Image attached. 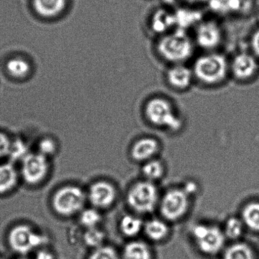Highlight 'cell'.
<instances>
[{
  "label": "cell",
  "instance_id": "cell-1",
  "mask_svg": "<svg viewBox=\"0 0 259 259\" xmlns=\"http://www.w3.org/2000/svg\"><path fill=\"white\" fill-rule=\"evenodd\" d=\"M195 45L187 31L175 28L158 37L155 51L162 60L169 64H185L193 56Z\"/></svg>",
  "mask_w": 259,
  "mask_h": 259
},
{
  "label": "cell",
  "instance_id": "cell-2",
  "mask_svg": "<svg viewBox=\"0 0 259 259\" xmlns=\"http://www.w3.org/2000/svg\"><path fill=\"white\" fill-rule=\"evenodd\" d=\"M194 78L201 85L216 87L230 75V62L220 53L207 52L197 57L192 67Z\"/></svg>",
  "mask_w": 259,
  "mask_h": 259
},
{
  "label": "cell",
  "instance_id": "cell-3",
  "mask_svg": "<svg viewBox=\"0 0 259 259\" xmlns=\"http://www.w3.org/2000/svg\"><path fill=\"white\" fill-rule=\"evenodd\" d=\"M144 113L154 126L177 133L183 127V120L177 115L170 101L163 97H153L145 105Z\"/></svg>",
  "mask_w": 259,
  "mask_h": 259
},
{
  "label": "cell",
  "instance_id": "cell-4",
  "mask_svg": "<svg viewBox=\"0 0 259 259\" xmlns=\"http://www.w3.org/2000/svg\"><path fill=\"white\" fill-rule=\"evenodd\" d=\"M160 195L156 183L146 180L133 183L127 191L126 202L136 214H148L158 207Z\"/></svg>",
  "mask_w": 259,
  "mask_h": 259
},
{
  "label": "cell",
  "instance_id": "cell-5",
  "mask_svg": "<svg viewBox=\"0 0 259 259\" xmlns=\"http://www.w3.org/2000/svg\"><path fill=\"white\" fill-rule=\"evenodd\" d=\"M190 234L197 248L206 255H216L225 248L227 238L219 226L198 223L192 226Z\"/></svg>",
  "mask_w": 259,
  "mask_h": 259
},
{
  "label": "cell",
  "instance_id": "cell-6",
  "mask_svg": "<svg viewBox=\"0 0 259 259\" xmlns=\"http://www.w3.org/2000/svg\"><path fill=\"white\" fill-rule=\"evenodd\" d=\"M192 198L183 186L169 188L159 201L157 208L161 218L169 223L183 219L190 209Z\"/></svg>",
  "mask_w": 259,
  "mask_h": 259
},
{
  "label": "cell",
  "instance_id": "cell-7",
  "mask_svg": "<svg viewBox=\"0 0 259 259\" xmlns=\"http://www.w3.org/2000/svg\"><path fill=\"white\" fill-rule=\"evenodd\" d=\"M49 242L47 235L36 231L28 224H19L13 227L8 235L10 248L15 252L26 254L45 247Z\"/></svg>",
  "mask_w": 259,
  "mask_h": 259
},
{
  "label": "cell",
  "instance_id": "cell-8",
  "mask_svg": "<svg viewBox=\"0 0 259 259\" xmlns=\"http://www.w3.org/2000/svg\"><path fill=\"white\" fill-rule=\"evenodd\" d=\"M87 193L77 186H66L56 191L52 198L54 211L62 217L78 214L84 209Z\"/></svg>",
  "mask_w": 259,
  "mask_h": 259
},
{
  "label": "cell",
  "instance_id": "cell-9",
  "mask_svg": "<svg viewBox=\"0 0 259 259\" xmlns=\"http://www.w3.org/2000/svg\"><path fill=\"white\" fill-rule=\"evenodd\" d=\"M51 164L49 158L38 152H31L21 161L20 177L31 186L40 184L48 177Z\"/></svg>",
  "mask_w": 259,
  "mask_h": 259
},
{
  "label": "cell",
  "instance_id": "cell-10",
  "mask_svg": "<svg viewBox=\"0 0 259 259\" xmlns=\"http://www.w3.org/2000/svg\"><path fill=\"white\" fill-rule=\"evenodd\" d=\"M223 32L217 21L202 20L195 26L194 42L200 48L212 52L221 45Z\"/></svg>",
  "mask_w": 259,
  "mask_h": 259
},
{
  "label": "cell",
  "instance_id": "cell-11",
  "mask_svg": "<svg viewBox=\"0 0 259 259\" xmlns=\"http://www.w3.org/2000/svg\"><path fill=\"white\" fill-rule=\"evenodd\" d=\"M258 72L259 60L251 53H239L230 62V75L238 82H248Z\"/></svg>",
  "mask_w": 259,
  "mask_h": 259
},
{
  "label": "cell",
  "instance_id": "cell-12",
  "mask_svg": "<svg viewBox=\"0 0 259 259\" xmlns=\"http://www.w3.org/2000/svg\"><path fill=\"white\" fill-rule=\"evenodd\" d=\"M86 193L87 200L92 207L99 210L110 208L117 198V191L114 185L105 180L92 183Z\"/></svg>",
  "mask_w": 259,
  "mask_h": 259
},
{
  "label": "cell",
  "instance_id": "cell-13",
  "mask_svg": "<svg viewBox=\"0 0 259 259\" xmlns=\"http://www.w3.org/2000/svg\"><path fill=\"white\" fill-rule=\"evenodd\" d=\"M195 81L192 68L185 64L170 65L165 72L166 84L176 92H185L190 89Z\"/></svg>",
  "mask_w": 259,
  "mask_h": 259
},
{
  "label": "cell",
  "instance_id": "cell-14",
  "mask_svg": "<svg viewBox=\"0 0 259 259\" xmlns=\"http://www.w3.org/2000/svg\"><path fill=\"white\" fill-rule=\"evenodd\" d=\"M69 0H31V8L37 17L54 20L66 13Z\"/></svg>",
  "mask_w": 259,
  "mask_h": 259
},
{
  "label": "cell",
  "instance_id": "cell-15",
  "mask_svg": "<svg viewBox=\"0 0 259 259\" xmlns=\"http://www.w3.org/2000/svg\"><path fill=\"white\" fill-rule=\"evenodd\" d=\"M160 151V145L154 138L144 137L133 143L130 151L132 158L138 163H144L156 158Z\"/></svg>",
  "mask_w": 259,
  "mask_h": 259
},
{
  "label": "cell",
  "instance_id": "cell-16",
  "mask_svg": "<svg viewBox=\"0 0 259 259\" xmlns=\"http://www.w3.org/2000/svg\"><path fill=\"white\" fill-rule=\"evenodd\" d=\"M149 24L151 31L158 37L177 28L174 13L164 8L157 9L153 13Z\"/></svg>",
  "mask_w": 259,
  "mask_h": 259
},
{
  "label": "cell",
  "instance_id": "cell-17",
  "mask_svg": "<svg viewBox=\"0 0 259 259\" xmlns=\"http://www.w3.org/2000/svg\"><path fill=\"white\" fill-rule=\"evenodd\" d=\"M207 4L213 13L224 16L243 13L251 9L249 0H207Z\"/></svg>",
  "mask_w": 259,
  "mask_h": 259
},
{
  "label": "cell",
  "instance_id": "cell-18",
  "mask_svg": "<svg viewBox=\"0 0 259 259\" xmlns=\"http://www.w3.org/2000/svg\"><path fill=\"white\" fill-rule=\"evenodd\" d=\"M142 233L151 242H160L169 236L170 227L169 222L163 218H152L145 221Z\"/></svg>",
  "mask_w": 259,
  "mask_h": 259
},
{
  "label": "cell",
  "instance_id": "cell-19",
  "mask_svg": "<svg viewBox=\"0 0 259 259\" xmlns=\"http://www.w3.org/2000/svg\"><path fill=\"white\" fill-rule=\"evenodd\" d=\"M20 172L13 162L0 163V195L12 192L19 184Z\"/></svg>",
  "mask_w": 259,
  "mask_h": 259
},
{
  "label": "cell",
  "instance_id": "cell-20",
  "mask_svg": "<svg viewBox=\"0 0 259 259\" xmlns=\"http://www.w3.org/2000/svg\"><path fill=\"white\" fill-rule=\"evenodd\" d=\"M121 259H152V252L145 241L132 239L124 246Z\"/></svg>",
  "mask_w": 259,
  "mask_h": 259
},
{
  "label": "cell",
  "instance_id": "cell-21",
  "mask_svg": "<svg viewBox=\"0 0 259 259\" xmlns=\"http://www.w3.org/2000/svg\"><path fill=\"white\" fill-rule=\"evenodd\" d=\"M145 221L139 214L127 213L119 221V228L121 233L127 238H136L143 232Z\"/></svg>",
  "mask_w": 259,
  "mask_h": 259
},
{
  "label": "cell",
  "instance_id": "cell-22",
  "mask_svg": "<svg viewBox=\"0 0 259 259\" xmlns=\"http://www.w3.org/2000/svg\"><path fill=\"white\" fill-rule=\"evenodd\" d=\"M6 72L13 79L25 80L30 76L31 66L29 61L22 57H13L6 63Z\"/></svg>",
  "mask_w": 259,
  "mask_h": 259
},
{
  "label": "cell",
  "instance_id": "cell-23",
  "mask_svg": "<svg viewBox=\"0 0 259 259\" xmlns=\"http://www.w3.org/2000/svg\"><path fill=\"white\" fill-rule=\"evenodd\" d=\"M176 25L177 28L187 31L188 28L196 26L202 21V14L200 11L190 9L180 8L176 10Z\"/></svg>",
  "mask_w": 259,
  "mask_h": 259
},
{
  "label": "cell",
  "instance_id": "cell-24",
  "mask_svg": "<svg viewBox=\"0 0 259 259\" xmlns=\"http://www.w3.org/2000/svg\"><path fill=\"white\" fill-rule=\"evenodd\" d=\"M165 172L164 163L158 157L142 163V174L144 180L156 183L164 177Z\"/></svg>",
  "mask_w": 259,
  "mask_h": 259
},
{
  "label": "cell",
  "instance_id": "cell-25",
  "mask_svg": "<svg viewBox=\"0 0 259 259\" xmlns=\"http://www.w3.org/2000/svg\"><path fill=\"white\" fill-rule=\"evenodd\" d=\"M245 229L259 232V202L252 201L244 206L240 215Z\"/></svg>",
  "mask_w": 259,
  "mask_h": 259
},
{
  "label": "cell",
  "instance_id": "cell-26",
  "mask_svg": "<svg viewBox=\"0 0 259 259\" xmlns=\"http://www.w3.org/2000/svg\"><path fill=\"white\" fill-rule=\"evenodd\" d=\"M224 259H255V256L248 244L236 241L224 248Z\"/></svg>",
  "mask_w": 259,
  "mask_h": 259
},
{
  "label": "cell",
  "instance_id": "cell-27",
  "mask_svg": "<svg viewBox=\"0 0 259 259\" xmlns=\"http://www.w3.org/2000/svg\"><path fill=\"white\" fill-rule=\"evenodd\" d=\"M222 229L227 239L236 242L243 235L245 227L240 217L230 216L226 219Z\"/></svg>",
  "mask_w": 259,
  "mask_h": 259
},
{
  "label": "cell",
  "instance_id": "cell-28",
  "mask_svg": "<svg viewBox=\"0 0 259 259\" xmlns=\"http://www.w3.org/2000/svg\"><path fill=\"white\" fill-rule=\"evenodd\" d=\"M106 236L105 232L98 227L95 228L84 229V233H83L82 239L84 243L87 246L95 249L103 246L105 242Z\"/></svg>",
  "mask_w": 259,
  "mask_h": 259
},
{
  "label": "cell",
  "instance_id": "cell-29",
  "mask_svg": "<svg viewBox=\"0 0 259 259\" xmlns=\"http://www.w3.org/2000/svg\"><path fill=\"white\" fill-rule=\"evenodd\" d=\"M79 223L84 229L95 228L99 227L102 221V215L95 207L84 208L79 213Z\"/></svg>",
  "mask_w": 259,
  "mask_h": 259
},
{
  "label": "cell",
  "instance_id": "cell-30",
  "mask_svg": "<svg viewBox=\"0 0 259 259\" xmlns=\"http://www.w3.org/2000/svg\"><path fill=\"white\" fill-rule=\"evenodd\" d=\"M29 148L28 144L23 139H16L12 141L11 148H10V161H22L28 154Z\"/></svg>",
  "mask_w": 259,
  "mask_h": 259
},
{
  "label": "cell",
  "instance_id": "cell-31",
  "mask_svg": "<svg viewBox=\"0 0 259 259\" xmlns=\"http://www.w3.org/2000/svg\"><path fill=\"white\" fill-rule=\"evenodd\" d=\"M57 150H58V145L56 141L52 138L46 137L43 138L39 142L37 152L40 153L42 155L50 159L55 155Z\"/></svg>",
  "mask_w": 259,
  "mask_h": 259
},
{
  "label": "cell",
  "instance_id": "cell-32",
  "mask_svg": "<svg viewBox=\"0 0 259 259\" xmlns=\"http://www.w3.org/2000/svg\"><path fill=\"white\" fill-rule=\"evenodd\" d=\"M89 259H121V257L113 247L104 245L94 249Z\"/></svg>",
  "mask_w": 259,
  "mask_h": 259
},
{
  "label": "cell",
  "instance_id": "cell-33",
  "mask_svg": "<svg viewBox=\"0 0 259 259\" xmlns=\"http://www.w3.org/2000/svg\"><path fill=\"white\" fill-rule=\"evenodd\" d=\"M12 141L10 136L6 133L0 132V160L9 157L11 148Z\"/></svg>",
  "mask_w": 259,
  "mask_h": 259
},
{
  "label": "cell",
  "instance_id": "cell-34",
  "mask_svg": "<svg viewBox=\"0 0 259 259\" xmlns=\"http://www.w3.org/2000/svg\"><path fill=\"white\" fill-rule=\"evenodd\" d=\"M251 54L259 60V28L254 30L249 39Z\"/></svg>",
  "mask_w": 259,
  "mask_h": 259
},
{
  "label": "cell",
  "instance_id": "cell-35",
  "mask_svg": "<svg viewBox=\"0 0 259 259\" xmlns=\"http://www.w3.org/2000/svg\"><path fill=\"white\" fill-rule=\"evenodd\" d=\"M183 187L192 198L194 195H196L197 192L199 190L198 185L194 181H189L188 183H185Z\"/></svg>",
  "mask_w": 259,
  "mask_h": 259
},
{
  "label": "cell",
  "instance_id": "cell-36",
  "mask_svg": "<svg viewBox=\"0 0 259 259\" xmlns=\"http://www.w3.org/2000/svg\"><path fill=\"white\" fill-rule=\"evenodd\" d=\"M36 259H54V254L48 250L40 248L37 251Z\"/></svg>",
  "mask_w": 259,
  "mask_h": 259
},
{
  "label": "cell",
  "instance_id": "cell-37",
  "mask_svg": "<svg viewBox=\"0 0 259 259\" xmlns=\"http://www.w3.org/2000/svg\"><path fill=\"white\" fill-rule=\"evenodd\" d=\"M180 2L185 3V4H189V5H199V4H207V0H180Z\"/></svg>",
  "mask_w": 259,
  "mask_h": 259
},
{
  "label": "cell",
  "instance_id": "cell-38",
  "mask_svg": "<svg viewBox=\"0 0 259 259\" xmlns=\"http://www.w3.org/2000/svg\"><path fill=\"white\" fill-rule=\"evenodd\" d=\"M163 2L167 5L172 6L177 4V2H180V0H163Z\"/></svg>",
  "mask_w": 259,
  "mask_h": 259
},
{
  "label": "cell",
  "instance_id": "cell-39",
  "mask_svg": "<svg viewBox=\"0 0 259 259\" xmlns=\"http://www.w3.org/2000/svg\"><path fill=\"white\" fill-rule=\"evenodd\" d=\"M257 19H258V22H259V12H258V14H257Z\"/></svg>",
  "mask_w": 259,
  "mask_h": 259
},
{
  "label": "cell",
  "instance_id": "cell-40",
  "mask_svg": "<svg viewBox=\"0 0 259 259\" xmlns=\"http://www.w3.org/2000/svg\"><path fill=\"white\" fill-rule=\"evenodd\" d=\"M20 259H28V258H25V257H22V258H20Z\"/></svg>",
  "mask_w": 259,
  "mask_h": 259
},
{
  "label": "cell",
  "instance_id": "cell-41",
  "mask_svg": "<svg viewBox=\"0 0 259 259\" xmlns=\"http://www.w3.org/2000/svg\"><path fill=\"white\" fill-rule=\"evenodd\" d=\"M0 259H4V258H2V257H0Z\"/></svg>",
  "mask_w": 259,
  "mask_h": 259
}]
</instances>
